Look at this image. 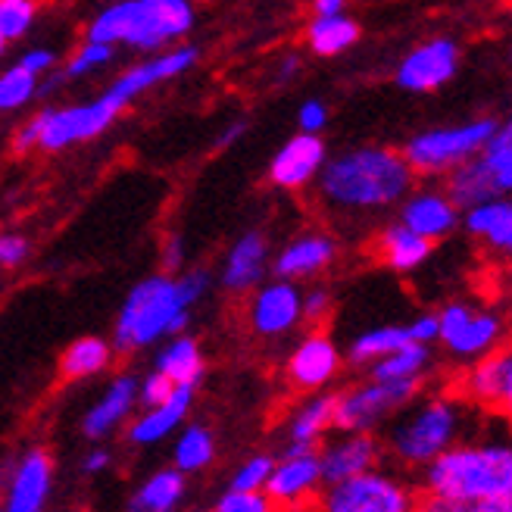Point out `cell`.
Wrapping results in <instances>:
<instances>
[{"instance_id":"1","label":"cell","mask_w":512,"mask_h":512,"mask_svg":"<svg viewBox=\"0 0 512 512\" xmlns=\"http://www.w3.org/2000/svg\"><path fill=\"white\" fill-rule=\"evenodd\" d=\"M416 172L400 150L356 147L328 160L319 175V194L335 210H388L413 194Z\"/></svg>"},{"instance_id":"2","label":"cell","mask_w":512,"mask_h":512,"mask_svg":"<svg viewBox=\"0 0 512 512\" xmlns=\"http://www.w3.org/2000/svg\"><path fill=\"white\" fill-rule=\"evenodd\" d=\"M428 494H441L466 506L491 503L512 494V444H456L422 472Z\"/></svg>"},{"instance_id":"3","label":"cell","mask_w":512,"mask_h":512,"mask_svg":"<svg viewBox=\"0 0 512 512\" xmlns=\"http://www.w3.org/2000/svg\"><path fill=\"white\" fill-rule=\"evenodd\" d=\"M194 7L188 0H122L100 10L88 25L94 44H128L135 50H160L191 32Z\"/></svg>"},{"instance_id":"4","label":"cell","mask_w":512,"mask_h":512,"mask_svg":"<svg viewBox=\"0 0 512 512\" xmlns=\"http://www.w3.org/2000/svg\"><path fill=\"white\" fill-rule=\"evenodd\" d=\"M188 310L191 306L182 297L178 278H169V275L144 278L122 303V310L116 316L113 344L122 353H128V350L157 344L166 335L178 338L188 325Z\"/></svg>"},{"instance_id":"5","label":"cell","mask_w":512,"mask_h":512,"mask_svg":"<svg viewBox=\"0 0 512 512\" xmlns=\"http://www.w3.org/2000/svg\"><path fill=\"white\" fill-rule=\"evenodd\" d=\"M463 406L447 400V397H431L416 406H409L400 413V419L391 425L388 450L397 463L403 466H431L434 459H441L447 450L459 444L463 434Z\"/></svg>"},{"instance_id":"6","label":"cell","mask_w":512,"mask_h":512,"mask_svg":"<svg viewBox=\"0 0 512 512\" xmlns=\"http://www.w3.org/2000/svg\"><path fill=\"white\" fill-rule=\"evenodd\" d=\"M122 110H125V104L116 100L110 91H104L100 97L88 100V104H79V107L41 110L38 116H32L19 128L16 150L41 147V150L54 153V150H66L72 144H79V141H91L97 135H104L119 119Z\"/></svg>"},{"instance_id":"7","label":"cell","mask_w":512,"mask_h":512,"mask_svg":"<svg viewBox=\"0 0 512 512\" xmlns=\"http://www.w3.org/2000/svg\"><path fill=\"white\" fill-rule=\"evenodd\" d=\"M497 128L500 125L494 119H469L459 125L428 128V132L409 138L400 153L416 175H450L481 157L484 147L497 135Z\"/></svg>"},{"instance_id":"8","label":"cell","mask_w":512,"mask_h":512,"mask_svg":"<svg viewBox=\"0 0 512 512\" xmlns=\"http://www.w3.org/2000/svg\"><path fill=\"white\" fill-rule=\"evenodd\" d=\"M422 381H363L335 394V428L341 434H372L384 419H391L413 403Z\"/></svg>"},{"instance_id":"9","label":"cell","mask_w":512,"mask_h":512,"mask_svg":"<svg viewBox=\"0 0 512 512\" xmlns=\"http://www.w3.org/2000/svg\"><path fill=\"white\" fill-rule=\"evenodd\" d=\"M419 494L391 472L375 469L363 478L331 484L322 491L319 512H416Z\"/></svg>"},{"instance_id":"10","label":"cell","mask_w":512,"mask_h":512,"mask_svg":"<svg viewBox=\"0 0 512 512\" xmlns=\"http://www.w3.org/2000/svg\"><path fill=\"white\" fill-rule=\"evenodd\" d=\"M322 491H325V481H322L319 450H300V447L285 450V456L275 463L272 478L266 484V497L281 512H297V509L316 506Z\"/></svg>"},{"instance_id":"11","label":"cell","mask_w":512,"mask_h":512,"mask_svg":"<svg viewBox=\"0 0 512 512\" xmlns=\"http://www.w3.org/2000/svg\"><path fill=\"white\" fill-rule=\"evenodd\" d=\"M441 322V341L453 356H463V360H484L491 356L500 335H503V322L500 316L488 310H475L469 303H447L438 313Z\"/></svg>"},{"instance_id":"12","label":"cell","mask_w":512,"mask_h":512,"mask_svg":"<svg viewBox=\"0 0 512 512\" xmlns=\"http://www.w3.org/2000/svg\"><path fill=\"white\" fill-rule=\"evenodd\" d=\"M459 69V44L453 38H428L413 47L397 66V85L413 94L441 91Z\"/></svg>"},{"instance_id":"13","label":"cell","mask_w":512,"mask_h":512,"mask_svg":"<svg viewBox=\"0 0 512 512\" xmlns=\"http://www.w3.org/2000/svg\"><path fill=\"white\" fill-rule=\"evenodd\" d=\"M247 319L256 335L281 338L303 322V294L291 281H272V285L256 288L247 306Z\"/></svg>"},{"instance_id":"14","label":"cell","mask_w":512,"mask_h":512,"mask_svg":"<svg viewBox=\"0 0 512 512\" xmlns=\"http://www.w3.org/2000/svg\"><path fill=\"white\" fill-rule=\"evenodd\" d=\"M381 456H384V444L375 438V434H341V438L328 441L319 450L325 488L375 472Z\"/></svg>"},{"instance_id":"15","label":"cell","mask_w":512,"mask_h":512,"mask_svg":"<svg viewBox=\"0 0 512 512\" xmlns=\"http://www.w3.org/2000/svg\"><path fill=\"white\" fill-rule=\"evenodd\" d=\"M328 163V153L322 138L313 135H294L288 144H281V150L269 163V178L272 185L285 191H300L306 185L319 182V175Z\"/></svg>"},{"instance_id":"16","label":"cell","mask_w":512,"mask_h":512,"mask_svg":"<svg viewBox=\"0 0 512 512\" xmlns=\"http://www.w3.org/2000/svg\"><path fill=\"white\" fill-rule=\"evenodd\" d=\"M341 372V350L325 331H310L291 353L288 378L300 391H319Z\"/></svg>"},{"instance_id":"17","label":"cell","mask_w":512,"mask_h":512,"mask_svg":"<svg viewBox=\"0 0 512 512\" xmlns=\"http://www.w3.org/2000/svg\"><path fill=\"white\" fill-rule=\"evenodd\" d=\"M50 484H54V459L44 450H29L10 475L4 512H44Z\"/></svg>"},{"instance_id":"18","label":"cell","mask_w":512,"mask_h":512,"mask_svg":"<svg viewBox=\"0 0 512 512\" xmlns=\"http://www.w3.org/2000/svg\"><path fill=\"white\" fill-rule=\"evenodd\" d=\"M194 63H197V50L194 47H172V50H166V54H157L153 60H144V63H138L132 69H125L107 91L128 107L135 97H141L153 85H160L166 79H175V75L188 72Z\"/></svg>"},{"instance_id":"19","label":"cell","mask_w":512,"mask_h":512,"mask_svg":"<svg viewBox=\"0 0 512 512\" xmlns=\"http://www.w3.org/2000/svg\"><path fill=\"white\" fill-rule=\"evenodd\" d=\"M400 225L425 241H441L459 225V207L447 197V191H413L400 207Z\"/></svg>"},{"instance_id":"20","label":"cell","mask_w":512,"mask_h":512,"mask_svg":"<svg viewBox=\"0 0 512 512\" xmlns=\"http://www.w3.org/2000/svg\"><path fill=\"white\" fill-rule=\"evenodd\" d=\"M338 256V244L331 241L328 235H319V232H310V235H300L294 238L291 244H285L275 256V275L278 281H300V278H313L319 272H325L331 263H335Z\"/></svg>"},{"instance_id":"21","label":"cell","mask_w":512,"mask_h":512,"mask_svg":"<svg viewBox=\"0 0 512 512\" xmlns=\"http://www.w3.org/2000/svg\"><path fill=\"white\" fill-rule=\"evenodd\" d=\"M266 260H269V241L260 232L241 235L225 256L222 285L235 294L253 291L266 275Z\"/></svg>"},{"instance_id":"22","label":"cell","mask_w":512,"mask_h":512,"mask_svg":"<svg viewBox=\"0 0 512 512\" xmlns=\"http://www.w3.org/2000/svg\"><path fill=\"white\" fill-rule=\"evenodd\" d=\"M135 400H138V381L128 378V375H119L110 388L104 391V397H100L88 413L82 419V428L88 438H107L110 431H116L128 413L135 409Z\"/></svg>"},{"instance_id":"23","label":"cell","mask_w":512,"mask_h":512,"mask_svg":"<svg viewBox=\"0 0 512 512\" xmlns=\"http://www.w3.org/2000/svg\"><path fill=\"white\" fill-rule=\"evenodd\" d=\"M191 394L194 391H185L178 388L163 406H153V409H144V413L128 425V441L138 444V447H147V444H157V441H166L169 434L185 422L188 409H191Z\"/></svg>"},{"instance_id":"24","label":"cell","mask_w":512,"mask_h":512,"mask_svg":"<svg viewBox=\"0 0 512 512\" xmlns=\"http://www.w3.org/2000/svg\"><path fill=\"white\" fill-rule=\"evenodd\" d=\"M466 232L491 250L512 256V197H494L466 210Z\"/></svg>"},{"instance_id":"25","label":"cell","mask_w":512,"mask_h":512,"mask_svg":"<svg viewBox=\"0 0 512 512\" xmlns=\"http://www.w3.org/2000/svg\"><path fill=\"white\" fill-rule=\"evenodd\" d=\"M335 428V394H316L303 400L288 422V447L319 450V441Z\"/></svg>"},{"instance_id":"26","label":"cell","mask_w":512,"mask_h":512,"mask_svg":"<svg viewBox=\"0 0 512 512\" xmlns=\"http://www.w3.org/2000/svg\"><path fill=\"white\" fill-rule=\"evenodd\" d=\"M431 247H434L431 241L413 235L400 222L384 228V232L378 235V241H375L378 260L388 269H394V272H413V269H419L431 256Z\"/></svg>"},{"instance_id":"27","label":"cell","mask_w":512,"mask_h":512,"mask_svg":"<svg viewBox=\"0 0 512 512\" xmlns=\"http://www.w3.org/2000/svg\"><path fill=\"white\" fill-rule=\"evenodd\" d=\"M360 41V22L347 13L338 16H313L306 25V44L319 57H338Z\"/></svg>"},{"instance_id":"28","label":"cell","mask_w":512,"mask_h":512,"mask_svg":"<svg viewBox=\"0 0 512 512\" xmlns=\"http://www.w3.org/2000/svg\"><path fill=\"white\" fill-rule=\"evenodd\" d=\"M163 378H169L175 388L194 391V384L203 378V356L194 338H172L160 356H157V369Z\"/></svg>"},{"instance_id":"29","label":"cell","mask_w":512,"mask_h":512,"mask_svg":"<svg viewBox=\"0 0 512 512\" xmlns=\"http://www.w3.org/2000/svg\"><path fill=\"white\" fill-rule=\"evenodd\" d=\"M182 497H185V475L178 469H160L135 491L128 512H175Z\"/></svg>"},{"instance_id":"30","label":"cell","mask_w":512,"mask_h":512,"mask_svg":"<svg viewBox=\"0 0 512 512\" xmlns=\"http://www.w3.org/2000/svg\"><path fill=\"white\" fill-rule=\"evenodd\" d=\"M406 344H413V341H409V335H406V325H378V328L363 331V335L350 344L347 356H350V363L372 369L375 363L384 360V356L397 353Z\"/></svg>"},{"instance_id":"31","label":"cell","mask_w":512,"mask_h":512,"mask_svg":"<svg viewBox=\"0 0 512 512\" xmlns=\"http://www.w3.org/2000/svg\"><path fill=\"white\" fill-rule=\"evenodd\" d=\"M447 197L456 203L459 210H472L478 203H488L494 200V185H491V175L488 169L481 166V160L475 157L472 163L459 166L456 172H450L447 178Z\"/></svg>"},{"instance_id":"32","label":"cell","mask_w":512,"mask_h":512,"mask_svg":"<svg viewBox=\"0 0 512 512\" xmlns=\"http://www.w3.org/2000/svg\"><path fill=\"white\" fill-rule=\"evenodd\" d=\"M113 360V344L104 341V338H79V341H72L63 353V360H60V372L63 378H72V381H79V378H91L97 372H104Z\"/></svg>"},{"instance_id":"33","label":"cell","mask_w":512,"mask_h":512,"mask_svg":"<svg viewBox=\"0 0 512 512\" xmlns=\"http://www.w3.org/2000/svg\"><path fill=\"white\" fill-rule=\"evenodd\" d=\"M431 366V350L419 344H406L397 353L384 356L381 363L369 369L372 381H422L425 369Z\"/></svg>"},{"instance_id":"34","label":"cell","mask_w":512,"mask_h":512,"mask_svg":"<svg viewBox=\"0 0 512 512\" xmlns=\"http://www.w3.org/2000/svg\"><path fill=\"white\" fill-rule=\"evenodd\" d=\"M500 391H503V350H494L491 356H484V360L472 363V369L466 375V394L478 406H494L497 409Z\"/></svg>"},{"instance_id":"35","label":"cell","mask_w":512,"mask_h":512,"mask_svg":"<svg viewBox=\"0 0 512 512\" xmlns=\"http://www.w3.org/2000/svg\"><path fill=\"white\" fill-rule=\"evenodd\" d=\"M175 469L188 475V472H200V469H207L213 463V456H216V441H213V431L210 428H203V425H191L182 431V438H178L175 450Z\"/></svg>"},{"instance_id":"36","label":"cell","mask_w":512,"mask_h":512,"mask_svg":"<svg viewBox=\"0 0 512 512\" xmlns=\"http://www.w3.org/2000/svg\"><path fill=\"white\" fill-rule=\"evenodd\" d=\"M35 94H38V79L25 72L19 63L10 66L7 72H0V113L25 107Z\"/></svg>"},{"instance_id":"37","label":"cell","mask_w":512,"mask_h":512,"mask_svg":"<svg viewBox=\"0 0 512 512\" xmlns=\"http://www.w3.org/2000/svg\"><path fill=\"white\" fill-rule=\"evenodd\" d=\"M35 4L32 0H0V38L16 41L32 29L35 22Z\"/></svg>"},{"instance_id":"38","label":"cell","mask_w":512,"mask_h":512,"mask_svg":"<svg viewBox=\"0 0 512 512\" xmlns=\"http://www.w3.org/2000/svg\"><path fill=\"white\" fill-rule=\"evenodd\" d=\"M275 469V459L260 453V456H250L247 463L235 472L232 478V491H244V494H266V484L272 478Z\"/></svg>"},{"instance_id":"39","label":"cell","mask_w":512,"mask_h":512,"mask_svg":"<svg viewBox=\"0 0 512 512\" xmlns=\"http://www.w3.org/2000/svg\"><path fill=\"white\" fill-rule=\"evenodd\" d=\"M113 60V47L107 44H94V41H85L79 50L72 54L69 66H66V75H88L100 66H107Z\"/></svg>"},{"instance_id":"40","label":"cell","mask_w":512,"mask_h":512,"mask_svg":"<svg viewBox=\"0 0 512 512\" xmlns=\"http://www.w3.org/2000/svg\"><path fill=\"white\" fill-rule=\"evenodd\" d=\"M213 512H281L266 494H244V491H228L219 497Z\"/></svg>"},{"instance_id":"41","label":"cell","mask_w":512,"mask_h":512,"mask_svg":"<svg viewBox=\"0 0 512 512\" xmlns=\"http://www.w3.org/2000/svg\"><path fill=\"white\" fill-rule=\"evenodd\" d=\"M481 166L488 169L491 175V185L497 197H509L512 194V153L500 157V153H481Z\"/></svg>"},{"instance_id":"42","label":"cell","mask_w":512,"mask_h":512,"mask_svg":"<svg viewBox=\"0 0 512 512\" xmlns=\"http://www.w3.org/2000/svg\"><path fill=\"white\" fill-rule=\"evenodd\" d=\"M178 388L169 381V378H163L160 372H150L141 384H138V400L144 403V409H153V406H163L172 394H175Z\"/></svg>"},{"instance_id":"43","label":"cell","mask_w":512,"mask_h":512,"mask_svg":"<svg viewBox=\"0 0 512 512\" xmlns=\"http://www.w3.org/2000/svg\"><path fill=\"white\" fill-rule=\"evenodd\" d=\"M406 335L419 347H431L434 341H441V322L438 313H422L406 325Z\"/></svg>"},{"instance_id":"44","label":"cell","mask_w":512,"mask_h":512,"mask_svg":"<svg viewBox=\"0 0 512 512\" xmlns=\"http://www.w3.org/2000/svg\"><path fill=\"white\" fill-rule=\"evenodd\" d=\"M297 125H300V135L319 138V132L328 125V107L322 104V100H306L297 113Z\"/></svg>"},{"instance_id":"45","label":"cell","mask_w":512,"mask_h":512,"mask_svg":"<svg viewBox=\"0 0 512 512\" xmlns=\"http://www.w3.org/2000/svg\"><path fill=\"white\" fill-rule=\"evenodd\" d=\"M331 313V294L328 288H310L303 294V319L306 322H322Z\"/></svg>"},{"instance_id":"46","label":"cell","mask_w":512,"mask_h":512,"mask_svg":"<svg viewBox=\"0 0 512 512\" xmlns=\"http://www.w3.org/2000/svg\"><path fill=\"white\" fill-rule=\"evenodd\" d=\"M178 288H182V297L188 306H194L203 294L210 291V272H203V269H194V272H185V275H178Z\"/></svg>"},{"instance_id":"47","label":"cell","mask_w":512,"mask_h":512,"mask_svg":"<svg viewBox=\"0 0 512 512\" xmlns=\"http://www.w3.org/2000/svg\"><path fill=\"white\" fill-rule=\"evenodd\" d=\"M25 256H29V241L22 235H0V263L19 266Z\"/></svg>"},{"instance_id":"48","label":"cell","mask_w":512,"mask_h":512,"mask_svg":"<svg viewBox=\"0 0 512 512\" xmlns=\"http://www.w3.org/2000/svg\"><path fill=\"white\" fill-rule=\"evenodd\" d=\"M416 512H472V506L459 503V500H450V497H441V494H419L416 500Z\"/></svg>"},{"instance_id":"49","label":"cell","mask_w":512,"mask_h":512,"mask_svg":"<svg viewBox=\"0 0 512 512\" xmlns=\"http://www.w3.org/2000/svg\"><path fill=\"white\" fill-rule=\"evenodd\" d=\"M57 63V57H54V50H47V47H35V50H29V54H22V60H19V66L29 72V75H44L50 66Z\"/></svg>"},{"instance_id":"50","label":"cell","mask_w":512,"mask_h":512,"mask_svg":"<svg viewBox=\"0 0 512 512\" xmlns=\"http://www.w3.org/2000/svg\"><path fill=\"white\" fill-rule=\"evenodd\" d=\"M500 413L509 419L512 425V344L503 347V391H500V403H497Z\"/></svg>"},{"instance_id":"51","label":"cell","mask_w":512,"mask_h":512,"mask_svg":"<svg viewBox=\"0 0 512 512\" xmlns=\"http://www.w3.org/2000/svg\"><path fill=\"white\" fill-rule=\"evenodd\" d=\"M182 256H185V250H182V241H178L175 235L166 241V253H163V263H166V269H175L178 263H182Z\"/></svg>"},{"instance_id":"52","label":"cell","mask_w":512,"mask_h":512,"mask_svg":"<svg viewBox=\"0 0 512 512\" xmlns=\"http://www.w3.org/2000/svg\"><path fill=\"white\" fill-rule=\"evenodd\" d=\"M110 466V453L107 450H91L88 459H85V472L94 475V472H104Z\"/></svg>"},{"instance_id":"53","label":"cell","mask_w":512,"mask_h":512,"mask_svg":"<svg viewBox=\"0 0 512 512\" xmlns=\"http://www.w3.org/2000/svg\"><path fill=\"white\" fill-rule=\"evenodd\" d=\"M472 512H512V494L491 500V503H478V506H472Z\"/></svg>"},{"instance_id":"54","label":"cell","mask_w":512,"mask_h":512,"mask_svg":"<svg viewBox=\"0 0 512 512\" xmlns=\"http://www.w3.org/2000/svg\"><path fill=\"white\" fill-rule=\"evenodd\" d=\"M247 132V122H235V125H228L225 132H222V138H219V147H228V144H235L241 135Z\"/></svg>"},{"instance_id":"55","label":"cell","mask_w":512,"mask_h":512,"mask_svg":"<svg viewBox=\"0 0 512 512\" xmlns=\"http://www.w3.org/2000/svg\"><path fill=\"white\" fill-rule=\"evenodd\" d=\"M313 10H316V16H338V13H344V4L341 0H319Z\"/></svg>"},{"instance_id":"56","label":"cell","mask_w":512,"mask_h":512,"mask_svg":"<svg viewBox=\"0 0 512 512\" xmlns=\"http://www.w3.org/2000/svg\"><path fill=\"white\" fill-rule=\"evenodd\" d=\"M300 69V60L297 57H285V60H281V69H278V79L281 82H285V79H291V75Z\"/></svg>"},{"instance_id":"57","label":"cell","mask_w":512,"mask_h":512,"mask_svg":"<svg viewBox=\"0 0 512 512\" xmlns=\"http://www.w3.org/2000/svg\"><path fill=\"white\" fill-rule=\"evenodd\" d=\"M297 512H319L316 506H310V509H297Z\"/></svg>"},{"instance_id":"58","label":"cell","mask_w":512,"mask_h":512,"mask_svg":"<svg viewBox=\"0 0 512 512\" xmlns=\"http://www.w3.org/2000/svg\"><path fill=\"white\" fill-rule=\"evenodd\" d=\"M4 47H7V41H4V38H0V54H4Z\"/></svg>"},{"instance_id":"59","label":"cell","mask_w":512,"mask_h":512,"mask_svg":"<svg viewBox=\"0 0 512 512\" xmlns=\"http://www.w3.org/2000/svg\"><path fill=\"white\" fill-rule=\"evenodd\" d=\"M0 488H4V469H0Z\"/></svg>"},{"instance_id":"60","label":"cell","mask_w":512,"mask_h":512,"mask_svg":"<svg viewBox=\"0 0 512 512\" xmlns=\"http://www.w3.org/2000/svg\"><path fill=\"white\" fill-rule=\"evenodd\" d=\"M506 122H509V125H512V116H509V119H506Z\"/></svg>"}]
</instances>
